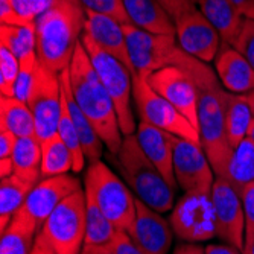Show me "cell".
Here are the masks:
<instances>
[{
	"instance_id": "1",
	"label": "cell",
	"mask_w": 254,
	"mask_h": 254,
	"mask_svg": "<svg viewBox=\"0 0 254 254\" xmlns=\"http://www.w3.org/2000/svg\"><path fill=\"white\" fill-rule=\"evenodd\" d=\"M72 95L101 135L110 154H118L124 142V132L119 125L116 107L101 82L82 41L78 43L72 63L68 65Z\"/></svg>"
},
{
	"instance_id": "2",
	"label": "cell",
	"mask_w": 254,
	"mask_h": 254,
	"mask_svg": "<svg viewBox=\"0 0 254 254\" xmlns=\"http://www.w3.org/2000/svg\"><path fill=\"white\" fill-rule=\"evenodd\" d=\"M85 8L76 0L60 2L35 21L40 64L54 73L67 70L85 28Z\"/></svg>"
},
{
	"instance_id": "3",
	"label": "cell",
	"mask_w": 254,
	"mask_h": 254,
	"mask_svg": "<svg viewBox=\"0 0 254 254\" xmlns=\"http://www.w3.org/2000/svg\"><path fill=\"white\" fill-rule=\"evenodd\" d=\"M124 32L128 43L129 58L137 73L148 76L155 70L172 65L190 75L196 87L216 78L212 67L180 48L175 35L151 34L132 23L124 25Z\"/></svg>"
},
{
	"instance_id": "4",
	"label": "cell",
	"mask_w": 254,
	"mask_h": 254,
	"mask_svg": "<svg viewBox=\"0 0 254 254\" xmlns=\"http://www.w3.org/2000/svg\"><path fill=\"white\" fill-rule=\"evenodd\" d=\"M111 160L135 198L160 213L174 209L175 189L169 186L163 174L143 152L135 134L124 137L121 149L118 154H111Z\"/></svg>"
},
{
	"instance_id": "5",
	"label": "cell",
	"mask_w": 254,
	"mask_h": 254,
	"mask_svg": "<svg viewBox=\"0 0 254 254\" xmlns=\"http://www.w3.org/2000/svg\"><path fill=\"white\" fill-rule=\"evenodd\" d=\"M228 91L219 78L198 85V131L201 146L216 177L225 178L233 148L228 142L225 110Z\"/></svg>"
},
{
	"instance_id": "6",
	"label": "cell",
	"mask_w": 254,
	"mask_h": 254,
	"mask_svg": "<svg viewBox=\"0 0 254 254\" xmlns=\"http://www.w3.org/2000/svg\"><path fill=\"white\" fill-rule=\"evenodd\" d=\"M84 190L93 198L118 230L128 232L135 219V196L104 161H90L84 177Z\"/></svg>"
},
{
	"instance_id": "7",
	"label": "cell",
	"mask_w": 254,
	"mask_h": 254,
	"mask_svg": "<svg viewBox=\"0 0 254 254\" xmlns=\"http://www.w3.org/2000/svg\"><path fill=\"white\" fill-rule=\"evenodd\" d=\"M81 41L84 48L90 57V61L93 64L95 70L107 88L108 95L113 99V104L116 107L118 119L121 129L124 135L134 134L137 129L135 119H134V111L131 107V98H132V73L129 68L121 63L118 58L110 55L107 51H104L98 43L82 32Z\"/></svg>"
},
{
	"instance_id": "8",
	"label": "cell",
	"mask_w": 254,
	"mask_h": 254,
	"mask_svg": "<svg viewBox=\"0 0 254 254\" xmlns=\"http://www.w3.org/2000/svg\"><path fill=\"white\" fill-rule=\"evenodd\" d=\"M87 195L81 189L67 196L49 215L38 238L55 254H79L85 244Z\"/></svg>"
},
{
	"instance_id": "9",
	"label": "cell",
	"mask_w": 254,
	"mask_h": 254,
	"mask_svg": "<svg viewBox=\"0 0 254 254\" xmlns=\"http://www.w3.org/2000/svg\"><path fill=\"white\" fill-rule=\"evenodd\" d=\"M132 101L140 121L201 145L198 129L172 104L157 93L145 75L137 72L132 75Z\"/></svg>"
},
{
	"instance_id": "10",
	"label": "cell",
	"mask_w": 254,
	"mask_h": 254,
	"mask_svg": "<svg viewBox=\"0 0 254 254\" xmlns=\"http://www.w3.org/2000/svg\"><path fill=\"white\" fill-rule=\"evenodd\" d=\"M169 222L183 242L198 244L215 238L216 224L210 193L184 192L171 210Z\"/></svg>"
},
{
	"instance_id": "11",
	"label": "cell",
	"mask_w": 254,
	"mask_h": 254,
	"mask_svg": "<svg viewBox=\"0 0 254 254\" xmlns=\"http://www.w3.org/2000/svg\"><path fill=\"white\" fill-rule=\"evenodd\" d=\"M216 238L238 250L245 247V210L242 192L228 180L216 177L212 188Z\"/></svg>"
},
{
	"instance_id": "12",
	"label": "cell",
	"mask_w": 254,
	"mask_h": 254,
	"mask_svg": "<svg viewBox=\"0 0 254 254\" xmlns=\"http://www.w3.org/2000/svg\"><path fill=\"white\" fill-rule=\"evenodd\" d=\"M26 104L34 114L37 138L40 143L55 135L58 132V124L63 110L60 75L40 64Z\"/></svg>"
},
{
	"instance_id": "13",
	"label": "cell",
	"mask_w": 254,
	"mask_h": 254,
	"mask_svg": "<svg viewBox=\"0 0 254 254\" xmlns=\"http://www.w3.org/2000/svg\"><path fill=\"white\" fill-rule=\"evenodd\" d=\"M174 175L184 192L212 193L215 172L199 143L175 137Z\"/></svg>"
},
{
	"instance_id": "14",
	"label": "cell",
	"mask_w": 254,
	"mask_h": 254,
	"mask_svg": "<svg viewBox=\"0 0 254 254\" xmlns=\"http://www.w3.org/2000/svg\"><path fill=\"white\" fill-rule=\"evenodd\" d=\"M146 79L161 98L172 104L198 129V87L190 75L169 65L152 72Z\"/></svg>"
},
{
	"instance_id": "15",
	"label": "cell",
	"mask_w": 254,
	"mask_h": 254,
	"mask_svg": "<svg viewBox=\"0 0 254 254\" xmlns=\"http://www.w3.org/2000/svg\"><path fill=\"white\" fill-rule=\"evenodd\" d=\"M175 37L180 48L199 61H215L222 38L202 12L195 6L175 20Z\"/></svg>"
},
{
	"instance_id": "16",
	"label": "cell",
	"mask_w": 254,
	"mask_h": 254,
	"mask_svg": "<svg viewBox=\"0 0 254 254\" xmlns=\"http://www.w3.org/2000/svg\"><path fill=\"white\" fill-rule=\"evenodd\" d=\"M127 233L148 254H168L175 235L169 219L138 198L135 199V219Z\"/></svg>"
},
{
	"instance_id": "17",
	"label": "cell",
	"mask_w": 254,
	"mask_h": 254,
	"mask_svg": "<svg viewBox=\"0 0 254 254\" xmlns=\"http://www.w3.org/2000/svg\"><path fill=\"white\" fill-rule=\"evenodd\" d=\"M81 189L82 184L79 178L68 174L43 178L31 190L23 207L31 213V216L38 222L41 228L43 222L49 218V215L67 196H70Z\"/></svg>"
},
{
	"instance_id": "18",
	"label": "cell",
	"mask_w": 254,
	"mask_h": 254,
	"mask_svg": "<svg viewBox=\"0 0 254 254\" xmlns=\"http://www.w3.org/2000/svg\"><path fill=\"white\" fill-rule=\"evenodd\" d=\"M85 14L87 18H85L84 32L93 38L104 51H107L114 58H118L121 63H124L129 68V72L134 75L135 68L129 58L128 43L122 23L110 15L99 14L95 11L85 9Z\"/></svg>"
},
{
	"instance_id": "19",
	"label": "cell",
	"mask_w": 254,
	"mask_h": 254,
	"mask_svg": "<svg viewBox=\"0 0 254 254\" xmlns=\"http://www.w3.org/2000/svg\"><path fill=\"white\" fill-rule=\"evenodd\" d=\"M135 137L148 158L163 174L169 186L175 189L178 186L174 175V140L177 135L140 121L135 129Z\"/></svg>"
},
{
	"instance_id": "20",
	"label": "cell",
	"mask_w": 254,
	"mask_h": 254,
	"mask_svg": "<svg viewBox=\"0 0 254 254\" xmlns=\"http://www.w3.org/2000/svg\"><path fill=\"white\" fill-rule=\"evenodd\" d=\"M215 68L228 93L248 95L254 90V68L233 46L222 43L215 58Z\"/></svg>"
},
{
	"instance_id": "21",
	"label": "cell",
	"mask_w": 254,
	"mask_h": 254,
	"mask_svg": "<svg viewBox=\"0 0 254 254\" xmlns=\"http://www.w3.org/2000/svg\"><path fill=\"white\" fill-rule=\"evenodd\" d=\"M60 81H61V91L67 105V110L70 113V118L75 124V128L79 135V142L84 151V155L88 161H96L101 160L102 152H104V142L95 127L91 125L88 118L84 114V111L79 108L76 104L72 88H70V78H68V68L60 73Z\"/></svg>"
},
{
	"instance_id": "22",
	"label": "cell",
	"mask_w": 254,
	"mask_h": 254,
	"mask_svg": "<svg viewBox=\"0 0 254 254\" xmlns=\"http://www.w3.org/2000/svg\"><path fill=\"white\" fill-rule=\"evenodd\" d=\"M132 25L151 34L175 35V21L158 0H124Z\"/></svg>"
},
{
	"instance_id": "23",
	"label": "cell",
	"mask_w": 254,
	"mask_h": 254,
	"mask_svg": "<svg viewBox=\"0 0 254 254\" xmlns=\"http://www.w3.org/2000/svg\"><path fill=\"white\" fill-rule=\"evenodd\" d=\"M196 6L219 32L222 43L232 46L245 20L239 9L232 3V0H198Z\"/></svg>"
},
{
	"instance_id": "24",
	"label": "cell",
	"mask_w": 254,
	"mask_h": 254,
	"mask_svg": "<svg viewBox=\"0 0 254 254\" xmlns=\"http://www.w3.org/2000/svg\"><path fill=\"white\" fill-rule=\"evenodd\" d=\"M38 232V222L25 207H21L2 233L0 254H31Z\"/></svg>"
},
{
	"instance_id": "25",
	"label": "cell",
	"mask_w": 254,
	"mask_h": 254,
	"mask_svg": "<svg viewBox=\"0 0 254 254\" xmlns=\"http://www.w3.org/2000/svg\"><path fill=\"white\" fill-rule=\"evenodd\" d=\"M35 184L18 178L15 174L0 181V232H5L14 215L25 205Z\"/></svg>"
},
{
	"instance_id": "26",
	"label": "cell",
	"mask_w": 254,
	"mask_h": 254,
	"mask_svg": "<svg viewBox=\"0 0 254 254\" xmlns=\"http://www.w3.org/2000/svg\"><path fill=\"white\" fill-rule=\"evenodd\" d=\"M14 174L31 184H37L41 177V143L37 135L18 137L11 155Z\"/></svg>"
},
{
	"instance_id": "27",
	"label": "cell",
	"mask_w": 254,
	"mask_h": 254,
	"mask_svg": "<svg viewBox=\"0 0 254 254\" xmlns=\"http://www.w3.org/2000/svg\"><path fill=\"white\" fill-rule=\"evenodd\" d=\"M253 121L254 116L248 104L247 95L228 93L227 110H225V127H227L228 142L233 149L248 137V131Z\"/></svg>"
},
{
	"instance_id": "28",
	"label": "cell",
	"mask_w": 254,
	"mask_h": 254,
	"mask_svg": "<svg viewBox=\"0 0 254 254\" xmlns=\"http://www.w3.org/2000/svg\"><path fill=\"white\" fill-rule=\"evenodd\" d=\"M0 114H2V128L9 129L17 137L37 135L34 114L26 102H21L17 98L2 96Z\"/></svg>"
},
{
	"instance_id": "29",
	"label": "cell",
	"mask_w": 254,
	"mask_h": 254,
	"mask_svg": "<svg viewBox=\"0 0 254 254\" xmlns=\"http://www.w3.org/2000/svg\"><path fill=\"white\" fill-rule=\"evenodd\" d=\"M73 171V155L57 132L41 142V177H57Z\"/></svg>"
},
{
	"instance_id": "30",
	"label": "cell",
	"mask_w": 254,
	"mask_h": 254,
	"mask_svg": "<svg viewBox=\"0 0 254 254\" xmlns=\"http://www.w3.org/2000/svg\"><path fill=\"white\" fill-rule=\"evenodd\" d=\"M225 180L235 184L241 192L248 183L254 181V140L250 137L233 149Z\"/></svg>"
},
{
	"instance_id": "31",
	"label": "cell",
	"mask_w": 254,
	"mask_h": 254,
	"mask_svg": "<svg viewBox=\"0 0 254 254\" xmlns=\"http://www.w3.org/2000/svg\"><path fill=\"white\" fill-rule=\"evenodd\" d=\"M87 195V193H85ZM118 228L104 215L93 198L87 195V216H85V244L84 245H105L113 244Z\"/></svg>"
},
{
	"instance_id": "32",
	"label": "cell",
	"mask_w": 254,
	"mask_h": 254,
	"mask_svg": "<svg viewBox=\"0 0 254 254\" xmlns=\"http://www.w3.org/2000/svg\"><path fill=\"white\" fill-rule=\"evenodd\" d=\"M2 46L11 51L18 60L28 54L37 52V34L35 25L31 26H11L2 25L0 29Z\"/></svg>"
},
{
	"instance_id": "33",
	"label": "cell",
	"mask_w": 254,
	"mask_h": 254,
	"mask_svg": "<svg viewBox=\"0 0 254 254\" xmlns=\"http://www.w3.org/2000/svg\"><path fill=\"white\" fill-rule=\"evenodd\" d=\"M40 67V60L37 52L28 54L23 58H20V70L15 82V93L14 98H17L21 102H28L31 90L34 87L37 72Z\"/></svg>"
},
{
	"instance_id": "34",
	"label": "cell",
	"mask_w": 254,
	"mask_h": 254,
	"mask_svg": "<svg viewBox=\"0 0 254 254\" xmlns=\"http://www.w3.org/2000/svg\"><path fill=\"white\" fill-rule=\"evenodd\" d=\"M0 90L2 96L14 98L15 82L20 70V60L3 46H0Z\"/></svg>"
},
{
	"instance_id": "35",
	"label": "cell",
	"mask_w": 254,
	"mask_h": 254,
	"mask_svg": "<svg viewBox=\"0 0 254 254\" xmlns=\"http://www.w3.org/2000/svg\"><path fill=\"white\" fill-rule=\"evenodd\" d=\"M58 2L60 0H9L15 12L28 25H35L37 18L52 6H55Z\"/></svg>"
},
{
	"instance_id": "36",
	"label": "cell",
	"mask_w": 254,
	"mask_h": 254,
	"mask_svg": "<svg viewBox=\"0 0 254 254\" xmlns=\"http://www.w3.org/2000/svg\"><path fill=\"white\" fill-rule=\"evenodd\" d=\"M78 2L87 11H95L99 14L110 15L113 18H116L118 21H121L122 25L131 23L124 6V0H78Z\"/></svg>"
},
{
	"instance_id": "37",
	"label": "cell",
	"mask_w": 254,
	"mask_h": 254,
	"mask_svg": "<svg viewBox=\"0 0 254 254\" xmlns=\"http://www.w3.org/2000/svg\"><path fill=\"white\" fill-rule=\"evenodd\" d=\"M232 46L241 55L245 57V60L254 68V20L253 18L244 20L241 32Z\"/></svg>"
},
{
	"instance_id": "38",
	"label": "cell",
	"mask_w": 254,
	"mask_h": 254,
	"mask_svg": "<svg viewBox=\"0 0 254 254\" xmlns=\"http://www.w3.org/2000/svg\"><path fill=\"white\" fill-rule=\"evenodd\" d=\"M245 210V244L254 241V181L248 183L242 190Z\"/></svg>"
},
{
	"instance_id": "39",
	"label": "cell",
	"mask_w": 254,
	"mask_h": 254,
	"mask_svg": "<svg viewBox=\"0 0 254 254\" xmlns=\"http://www.w3.org/2000/svg\"><path fill=\"white\" fill-rule=\"evenodd\" d=\"M113 247L116 254H148L131 239L125 230H118L116 238L113 241Z\"/></svg>"
},
{
	"instance_id": "40",
	"label": "cell",
	"mask_w": 254,
	"mask_h": 254,
	"mask_svg": "<svg viewBox=\"0 0 254 254\" xmlns=\"http://www.w3.org/2000/svg\"><path fill=\"white\" fill-rule=\"evenodd\" d=\"M0 20H2V25H11V26H31L23 20L12 5L9 3V0H0Z\"/></svg>"
},
{
	"instance_id": "41",
	"label": "cell",
	"mask_w": 254,
	"mask_h": 254,
	"mask_svg": "<svg viewBox=\"0 0 254 254\" xmlns=\"http://www.w3.org/2000/svg\"><path fill=\"white\" fill-rule=\"evenodd\" d=\"M158 2L169 12V15L174 18V21L178 20L186 12H189L192 8H195V5L190 2V0H158Z\"/></svg>"
},
{
	"instance_id": "42",
	"label": "cell",
	"mask_w": 254,
	"mask_h": 254,
	"mask_svg": "<svg viewBox=\"0 0 254 254\" xmlns=\"http://www.w3.org/2000/svg\"><path fill=\"white\" fill-rule=\"evenodd\" d=\"M17 138L18 137L9 129L0 128V158H8L12 155Z\"/></svg>"
},
{
	"instance_id": "43",
	"label": "cell",
	"mask_w": 254,
	"mask_h": 254,
	"mask_svg": "<svg viewBox=\"0 0 254 254\" xmlns=\"http://www.w3.org/2000/svg\"><path fill=\"white\" fill-rule=\"evenodd\" d=\"M205 254H244L241 250H238L233 245L228 244H210L205 247Z\"/></svg>"
},
{
	"instance_id": "44",
	"label": "cell",
	"mask_w": 254,
	"mask_h": 254,
	"mask_svg": "<svg viewBox=\"0 0 254 254\" xmlns=\"http://www.w3.org/2000/svg\"><path fill=\"white\" fill-rule=\"evenodd\" d=\"M79 254H116L113 244L105 245H84Z\"/></svg>"
},
{
	"instance_id": "45",
	"label": "cell",
	"mask_w": 254,
	"mask_h": 254,
	"mask_svg": "<svg viewBox=\"0 0 254 254\" xmlns=\"http://www.w3.org/2000/svg\"><path fill=\"white\" fill-rule=\"evenodd\" d=\"M232 3L239 9L245 18L254 20V0H232Z\"/></svg>"
},
{
	"instance_id": "46",
	"label": "cell",
	"mask_w": 254,
	"mask_h": 254,
	"mask_svg": "<svg viewBox=\"0 0 254 254\" xmlns=\"http://www.w3.org/2000/svg\"><path fill=\"white\" fill-rule=\"evenodd\" d=\"M172 254H205V248L198 245V244H190V242H184L180 244Z\"/></svg>"
},
{
	"instance_id": "47",
	"label": "cell",
	"mask_w": 254,
	"mask_h": 254,
	"mask_svg": "<svg viewBox=\"0 0 254 254\" xmlns=\"http://www.w3.org/2000/svg\"><path fill=\"white\" fill-rule=\"evenodd\" d=\"M14 174V161L11 157L8 158H0V175L2 178L11 177Z\"/></svg>"
},
{
	"instance_id": "48",
	"label": "cell",
	"mask_w": 254,
	"mask_h": 254,
	"mask_svg": "<svg viewBox=\"0 0 254 254\" xmlns=\"http://www.w3.org/2000/svg\"><path fill=\"white\" fill-rule=\"evenodd\" d=\"M31 254H55V253H54V250H51V247H48V245H46V244L37 236Z\"/></svg>"
},
{
	"instance_id": "49",
	"label": "cell",
	"mask_w": 254,
	"mask_h": 254,
	"mask_svg": "<svg viewBox=\"0 0 254 254\" xmlns=\"http://www.w3.org/2000/svg\"><path fill=\"white\" fill-rule=\"evenodd\" d=\"M242 253H244V254H254V241H253V242L245 244V247H244Z\"/></svg>"
},
{
	"instance_id": "50",
	"label": "cell",
	"mask_w": 254,
	"mask_h": 254,
	"mask_svg": "<svg viewBox=\"0 0 254 254\" xmlns=\"http://www.w3.org/2000/svg\"><path fill=\"white\" fill-rule=\"evenodd\" d=\"M247 99H248V104L251 107V111H253V116H254V90L251 91V93L247 95Z\"/></svg>"
},
{
	"instance_id": "51",
	"label": "cell",
	"mask_w": 254,
	"mask_h": 254,
	"mask_svg": "<svg viewBox=\"0 0 254 254\" xmlns=\"http://www.w3.org/2000/svg\"><path fill=\"white\" fill-rule=\"evenodd\" d=\"M248 137L251 138V140H254V121H253V124H251V127H250V131H248Z\"/></svg>"
},
{
	"instance_id": "52",
	"label": "cell",
	"mask_w": 254,
	"mask_h": 254,
	"mask_svg": "<svg viewBox=\"0 0 254 254\" xmlns=\"http://www.w3.org/2000/svg\"><path fill=\"white\" fill-rule=\"evenodd\" d=\"M190 2H192L193 5H196V3H198V0H190Z\"/></svg>"
},
{
	"instance_id": "53",
	"label": "cell",
	"mask_w": 254,
	"mask_h": 254,
	"mask_svg": "<svg viewBox=\"0 0 254 254\" xmlns=\"http://www.w3.org/2000/svg\"><path fill=\"white\" fill-rule=\"evenodd\" d=\"M76 2H78V0H76Z\"/></svg>"
}]
</instances>
